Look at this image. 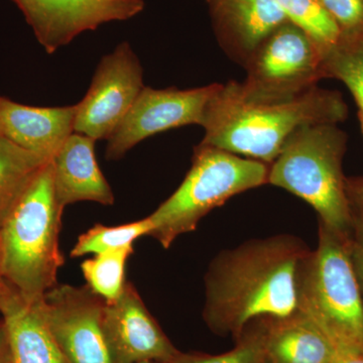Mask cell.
<instances>
[{"label": "cell", "instance_id": "1", "mask_svg": "<svg viewBox=\"0 0 363 363\" xmlns=\"http://www.w3.org/2000/svg\"><path fill=\"white\" fill-rule=\"evenodd\" d=\"M309 252L298 238L281 234L221 252L205 279L209 328L238 339L257 320L297 312L298 267Z\"/></svg>", "mask_w": 363, "mask_h": 363}, {"label": "cell", "instance_id": "6", "mask_svg": "<svg viewBox=\"0 0 363 363\" xmlns=\"http://www.w3.org/2000/svg\"><path fill=\"white\" fill-rule=\"evenodd\" d=\"M269 169L264 162L200 143L180 187L150 215L152 227L149 235L169 248L182 234L194 231L215 208L267 183Z\"/></svg>", "mask_w": 363, "mask_h": 363}, {"label": "cell", "instance_id": "4", "mask_svg": "<svg viewBox=\"0 0 363 363\" xmlns=\"http://www.w3.org/2000/svg\"><path fill=\"white\" fill-rule=\"evenodd\" d=\"M348 238L320 223L318 247L301 262L297 283V311L311 320L341 355L363 353V301Z\"/></svg>", "mask_w": 363, "mask_h": 363}, {"label": "cell", "instance_id": "32", "mask_svg": "<svg viewBox=\"0 0 363 363\" xmlns=\"http://www.w3.org/2000/svg\"><path fill=\"white\" fill-rule=\"evenodd\" d=\"M264 363H271V362H269V360L267 359L266 362H264Z\"/></svg>", "mask_w": 363, "mask_h": 363}, {"label": "cell", "instance_id": "2", "mask_svg": "<svg viewBox=\"0 0 363 363\" xmlns=\"http://www.w3.org/2000/svg\"><path fill=\"white\" fill-rule=\"evenodd\" d=\"M347 116V105L337 91L315 86L292 96L274 97L229 82L219 85L207 105L201 143L271 164L298 128L338 124Z\"/></svg>", "mask_w": 363, "mask_h": 363}, {"label": "cell", "instance_id": "24", "mask_svg": "<svg viewBox=\"0 0 363 363\" xmlns=\"http://www.w3.org/2000/svg\"><path fill=\"white\" fill-rule=\"evenodd\" d=\"M337 23L341 33L363 28V0H318Z\"/></svg>", "mask_w": 363, "mask_h": 363}, {"label": "cell", "instance_id": "7", "mask_svg": "<svg viewBox=\"0 0 363 363\" xmlns=\"http://www.w3.org/2000/svg\"><path fill=\"white\" fill-rule=\"evenodd\" d=\"M242 85L266 96H292L311 89L323 79L322 54L297 26L286 21L247 61Z\"/></svg>", "mask_w": 363, "mask_h": 363}, {"label": "cell", "instance_id": "5", "mask_svg": "<svg viewBox=\"0 0 363 363\" xmlns=\"http://www.w3.org/2000/svg\"><path fill=\"white\" fill-rule=\"evenodd\" d=\"M347 135L337 124H314L296 130L269 164L267 183L311 205L320 223L341 235L352 227L342 162Z\"/></svg>", "mask_w": 363, "mask_h": 363}, {"label": "cell", "instance_id": "27", "mask_svg": "<svg viewBox=\"0 0 363 363\" xmlns=\"http://www.w3.org/2000/svg\"><path fill=\"white\" fill-rule=\"evenodd\" d=\"M0 363H13L9 329L4 319L0 320Z\"/></svg>", "mask_w": 363, "mask_h": 363}, {"label": "cell", "instance_id": "13", "mask_svg": "<svg viewBox=\"0 0 363 363\" xmlns=\"http://www.w3.org/2000/svg\"><path fill=\"white\" fill-rule=\"evenodd\" d=\"M77 104L35 107L0 95V136L48 160L74 133Z\"/></svg>", "mask_w": 363, "mask_h": 363}, {"label": "cell", "instance_id": "3", "mask_svg": "<svg viewBox=\"0 0 363 363\" xmlns=\"http://www.w3.org/2000/svg\"><path fill=\"white\" fill-rule=\"evenodd\" d=\"M64 209L55 193L50 161L0 225L4 277L26 302H37L57 286L65 262L59 248Z\"/></svg>", "mask_w": 363, "mask_h": 363}, {"label": "cell", "instance_id": "22", "mask_svg": "<svg viewBox=\"0 0 363 363\" xmlns=\"http://www.w3.org/2000/svg\"><path fill=\"white\" fill-rule=\"evenodd\" d=\"M149 216L142 220L131 222L118 226H105L96 224L79 236L77 243L72 248L71 257H84L93 253L113 252L121 248L133 247V243L152 231Z\"/></svg>", "mask_w": 363, "mask_h": 363}, {"label": "cell", "instance_id": "8", "mask_svg": "<svg viewBox=\"0 0 363 363\" xmlns=\"http://www.w3.org/2000/svg\"><path fill=\"white\" fill-rule=\"evenodd\" d=\"M145 87L140 59L123 42L98 64L89 89L77 104L74 133L107 140Z\"/></svg>", "mask_w": 363, "mask_h": 363}, {"label": "cell", "instance_id": "10", "mask_svg": "<svg viewBox=\"0 0 363 363\" xmlns=\"http://www.w3.org/2000/svg\"><path fill=\"white\" fill-rule=\"evenodd\" d=\"M220 84L194 89L143 87L116 131L107 140L106 159L118 161L136 145L164 131L202 125L210 99Z\"/></svg>", "mask_w": 363, "mask_h": 363}, {"label": "cell", "instance_id": "15", "mask_svg": "<svg viewBox=\"0 0 363 363\" xmlns=\"http://www.w3.org/2000/svg\"><path fill=\"white\" fill-rule=\"evenodd\" d=\"M222 40L247 63L286 16L279 0H208Z\"/></svg>", "mask_w": 363, "mask_h": 363}, {"label": "cell", "instance_id": "23", "mask_svg": "<svg viewBox=\"0 0 363 363\" xmlns=\"http://www.w3.org/2000/svg\"><path fill=\"white\" fill-rule=\"evenodd\" d=\"M257 326L247 327L238 339V345L228 352L218 355L204 353H183L179 351L169 363H264L267 360L264 348V319L257 320Z\"/></svg>", "mask_w": 363, "mask_h": 363}, {"label": "cell", "instance_id": "25", "mask_svg": "<svg viewBox=\"0 0 363 363\" xmlns=\"http://www.w3.org/2000/svg\"><path fill=\"white\" fill-rule=\"evenodd\" d=\"M351 213H352V227L348 238V245H350L351 264H352L353 272H354L363 301V216L354 212Z\"/></svg>", "mask_w": 363, "mask_h": 363}, {"label": "cell", "instance_id": "9", "mask_svg": "<svg viewBox=\"0 0 363 363\" xmlns=\"http://www.w3.org/2000/svg\"><path fill=\"white\" fill-rule=\"evenodd\" d=\"M105 300L87 285H57L35 302L71 363H112L104 330Z\"/></svg>", "mask_w": 363, "mask_h": 363}, {"label": "cell", "instance_id": "18", "mask_svg": "<svg viewBox=\"0 0 363 363\" xmlns=\"http://www.w3.org/2000/svg\"><path fill=\"white\" fill-rule=\"evenodd\" d=\"M50 161L0 136V225L38 172Z\"/></svg>", "mask_w": 363, "mask_h": 363}, {"label": "cell", "instance_id": "29", "mask_svg": "<svg viewBox=\"0 0 363 363\" xmlns=\"http://www.w3.org/2000/svg\"><path fill=\"white\" fill-rule=\"evenodd\" d=\"M333 363H363V353L362 354L341 355Z\"/></svg>", "mask_w": 363, "mask_h": 363}, {"label": "cell", "instance_id": "30", "mask_svg": "<svg viewBox=\"0 0 363 363\" xmlns=\"http://www.w3.org/2000/svg\"><path fill=\"white\" fill-rule=\"evenodd\" d=\"M358 118H359L360 128L363 133V111H358Z\"/></svg>", "mask_w": 363, "mask_h": 363}, {"label": "cell", "instance_id": "19", "mask_svg": "<svg viewBox=\"0 0 363 363\" xmlns=\"http://www.w3.org/2000/svg\"><path fill=\"white\" fill-rule=\"evenodd\" d=\"M324 78L337 79L350 91L363 111V28L341 33L335 45L322 52Z\"/></svg>", "mask_w": 363, "mask_h": 363}, {"label": "cell", "instance_id": "21", "mask_svg": "<svg viewBox=\"0 0 363 363\" xmlns=\"http://www.w3.org/2000/svg\"><path fill=\"white\" fill-rule=\"evenodd\" d=\"M289 23L309 38L322 52L341 37L337 23L318 0H279Z\"/></svg>", "mask_w": 363, "mask_h": 363}, {"label": "cell", "instance_id": "12", "mask_svg": "<svg viewBox=\"0 0 363 363\" xmlns=\"http://www.w3.org/2000/svg\"><path fill=\"white\" fill-rule=\"evenodd\" d=\"M104 330L112 363H169L179 352L130 281L117 300L105 303Z\"/></svg>", "mask_w": 363, "mask_h": 363}, {"label": "cell", "instance_id": "11", "mask_svg": "<svg viewBox=\"0 0 363 363\" xmlns=\"http://www.w3.org/2000/svg\"><path fill=\"white\" fill-rule=\"evenodd\" d=\"M48 54L79 35L142 13L143 0H13Z\"/></svg>", "mask_w": 363, "mask_h": 363}, {"label": "cell", "instance_id": "14", "mask_svg": "<svg viewBox=\"0 0 363 363\" xmlns=\"http://www.w3.org/2000/svg\"><path fill=\"white\" fill-rule=\"evenodd\" d=\"M96 140L74 133L51 160L55 193L64 208L77 202L112 205L111 185L98 166Z\"/></svg>", "mask_w": 363, "mask_h": 363}, {"label": "cell", "instance_id": "28", "mask_svg": "<svg viewBox=\"0 0 363 363\" xmlns=\"http://www.w3.org/2000/svg\"><path fill=\"white\" fill-rule=\"evenodd\" d=\"M16 290L7 283L4 272V264H2L1 247H0V311L9 302V298L13 295Z\"/></svg>", "mask_w": 363, "mask_h": 363}, {"label": "cell", "instance_id": "16", "mask_svg": "<svg viewBox=\"0 0 363 363\" xmlns=\"http://www.w3.org/2000/svg\"><path fill=\"white\" fill-rule=\"evenodd\" d=\"M264 348L271 363H333L341 357L323 332L298 311L264 319Z\"/></svg>", "mask_w": 363, "mask_h": 363}, {"label": "cell", "instance_id": "17", "mask_svg": "<svg viewBox=\"0 0 363 363\" xmlns=\"http://www.w3.org/2000/svg\"><path fill=\"white\" fill-rule=\"evenodd\" d=\"M11 340L13 363H71L52 337L35 302L14 292L2 308Z\"/></svg>", "mask_w": 363, "mask_h": 363}, {"label": "cell", "instance_id": "20", "mask_svg": "<svg viewBox=\"0 0 363 363\" xmlns=\"http://www.w3.org/2000/svg\"><path fill=\"white\" fill-rule=\"evenodd\" d=\"M133 252V247H128L98 253L81 264L87 286L105 302H114L123 293L126 284V262Z\"/></svg>", "mask_w": 363, "mask_h": 363}, {"label": "cell", "instance_id": "31", "mask_svg": "<svg viewBox=\"0 0 363 363\" xmlns=\"http://www.w3.org/2000/svg\"><path fill=\"white\" fill-rule=\"evenodd\" d=\"M138 363H166V362H157V360H147V362H138Z\"/></svg>", "mask_w": 363, "mask_h": 363}, {"label": "cell", "instance_id": "26", "mask_svg": "<svg viewBox=\"0 0 363 363\" xmlns=\"http://www.w3.org/2000/svg\"><path fill=\"white\" fill-rule=\"evenodd\" d=\"M346 191L351 212L363 216V178L346 179Z\"/></svg>", "mask_w": 363, "mask_h": 363}]
</instances>
